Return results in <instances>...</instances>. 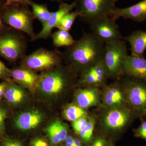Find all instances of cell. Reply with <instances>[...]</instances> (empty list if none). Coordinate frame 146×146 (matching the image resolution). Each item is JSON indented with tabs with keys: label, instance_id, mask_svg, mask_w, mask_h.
<instances>
[{
	"label": "cell",
	"instance_id": "obj_31",
	"mask_svg": "<svg viewBox=\"0 0 146 146\" xmlns=\"http://www.w3.org/2000/svg\"><path fill=\"white\" fill-rule=\"evenodd\" d=\"M2 146H23L19 141L14 139L4 138L2 142Z\"/></svg>",
	"mask_w": 146,
	"mask_h": 146
},
{
	"label": "cell",
	"instance_id": "obj_10",
	"mask_svg": "<svg viewBox=\"0 0 146 146\" xmlns=\"http://www.w3.org/2000/svg\"><path fill=\"white\" fill-rule=\"evenodd\" d=\"M134 115L131 110L120 107L112 108L105 116V125L111 130H121L130 123Z\"/></svg>",
	"mask_w": 146,
	"mask_h": 146
},
{
	"label": "cell",
	"instance_id": "obj_32",
	"mask_svg": "<svg viewBox=\"0 0 146 146\" xmlns=\"http://www.w3.org/2000/svg\"><path fill=\"white\" fill-rule=\"evenodd\" d=\"M7 116L5 110L0 108V133H2L4 129V121Z\"/></svg>",
	"mask_w": 146,
	"mask_h": 146
},
{
	"label": "cell",
	"instance_id": "obj_17",
	"mask_svg": "<svg viewBox=\"0 0 146 146\" xmlns=\"http://www.w3.org/2000/svg\"><path fill=\"white\" fill-rule=\"evenodd\" d=\"M42 117L38 111H31L24 112L16 118V127L21 130H29L39 125Z\"/></svg>",
	"mask_w": 146,
	"mask_h": 146
},
{
	"label": "cell",
	"instance_id": "obj_35",
	"mask_svg": "<svg viewBox=\"0 0 146 146\" xmlns=\"http://www.w3.org/2000/svg\"><path fill=\"white\" fill-rule=\"evenodd\" d=\"M7 82H4L2 83H0V98L4 95L5 93L6 89L7 86Z\"/></svg>",
	"mask_w": 146,
	"mask_h": 146
},
{
	"label": "cell",
	"instance_id": "obj_18",
	"mask_svg": "<svg viewBox=\"0 0 146 146\" xmlns=\"http://www.w3.org/2000/svg\"><path fill=\"white\" fill-rule=\"evenodd\" d=\"M104 94V104L109 107H120L125 102V95H124L119 86L114 84L107 87Z\"/></svg>",
	"mask_w": 146,
	"mask_h": 146
},
{
	"label": "cell",
	"instance_id": "obj_27",
	"mask_svg": "<svg viewBox=\"0 0 146 146\" xmlns=\"http://www.w3.org/2000/svg\"><path fill=\"white\" fill-rule=\"evenodd\" d=\"M0 78L7 82H11V70L0 60Z\"/></svg>",
	"mask_w": 146,
	"mask_h": 146
},
{
	"label": "cell",
	"instance_id": "obj_29",
	"mask_svg": "<svg viewBox=\"0 0 146 146\" xmlns=\"http://www.w3.org/2000/svg\"><path fill=\"white\" fill-rule=\"evenodd\" d=\"M134 135L146 141V121H143L140 126L134 130Z\"/></svg>",
	"mask_w": 146,
	"mask_h": 146
},
{
	"label": "cell",
	"instance_id": "obj_3",
	"mask_svg": "<svg viewBox=\"0 0 146 146\" xmlns=\"http://www.w3.org/2000/svg\"><path fill=\"white\" fill-rule=\"evenodd\" d=\"M28 41L24 33L9 26L0 33V56L14 63L27 55Z\"/></svg>",
	"mask_w": 146,
	"mask_h": 146
},
{
	"label": "cell",
	"instance_id": "obj_34",
	"mask_svg": "<svg viewBox=\"0 0 146 146\" xmlns=\"http://www.w3.org/2000/svg\"><path fill=\"white\" fill-rule=\"evenodd\" d=\"M32 146H48V144L44 139L36 138L32 143Z\"/></svg>",
	"mask_w": 146,
	"mask_h": 146
},
{
	"label": "cell",
	"instance_id": "obj_14",
	"mask_svg": "<svg viewBox=\"0 0 146 146\" xmlns=\"http://www.w3.org/2000/svg\"><path fill=\"white\" fill-rule=\"evenodd\" d=\"M75 3L73 2L70 4L62 3H60L58 9L52 12L50 19L39 33L36 34L35 41L40 39H47L50 36L53 29L55 27L58 22L64 15L71 12L75 8Z\"/></svg>",
	"mask_w": 146,
	"mask_h": 146
},
{
	"label": "cell",
	"instance_id": "obj_9",
	"mask_svg": "<svg viewBox=\"0 0 146 146\" xmlns=\"http://www.w3.org/2000/svg\"><path fill=\"white\" fill-rule=\"evenodd\" d=\"M116 21L109 16H106L88 25L91 32L106 44L122 40L123 38Z\"/></svg>",
	"mask_w": 146,
	"mask_h": 146
},
{
	"label": "cell",
	"instance_id": "obj_6",
	"mask_svg": "<svg viewBox=\"0 0 146 146\" xmlns=\"http://www.w3.org/2000/svg\"><path fill=\"white\" fill-rule=\"evenodd\" d=\"M126 42L122 39L105 44L103 60L110 77L117 78L123 74L124 63L129 55Z\"/></svg>",
	"mask_w": 146,
	"mask_h": 146
},
{
	"label": "cell",
	"instance_id": "obj_8",
	"mask_svg": "<svg viewBox=\"0 0 146 146\" xmlns=\"http://www.w3.org/2000/svg\"><path fill=\"white\" fill-rule=\"evenodd\" d=\"M58 66L49 70L44 71L40 75L39 86L41 90L48 95L57 94L63 90L71 78L73 70Z\"/></svg>",
	"mask_w": 146,
	"mask_h": 146
},
{
	"label": "cell",
	"instance_id": "obj_24",
	"mask_svg": "<svg viewBox=\"0 0 146 146\" xmlns=\"http://www.w3.org/2000/svg\"><path fill=\"white\" fill-rule=\"evenodd\" d=\"M64 115L67 119L73 121L80 118L86 117L87 113L79 106L70 105L65 109Z\"/></svg>",
	"mask_w": 146,
	"mask_h": 146
},
{
	"label": "cell",
	"instance_id": "obj_15",
	"mask_svg": "<svg viewBox=\"0 0 146 146\" xmlns=\"http://www.w3.org/2000/svg\"><path fill=\"white\" fill-rule=\"evenodd\" d=\"M11 77L19 84L33 91L39 86L40 75L23 66L11 70Z\"/></svg>",
	"mask_w": 146,
	"mask_h": 146
},
{
	"label": "cell",
	"instance_id": "obj_37",
	"mask_svg": "<svg viewBox=\"0 0 146 146\" xmlns=\"http://www.w3.org/2000/svg\"><path fill=\"white\" fill-rule=\"evenodd\" d=\"M8 27L9 26L7 25L3 21L1 15H0V33L3 31Z\"/></svg>",
	"mask_w": 146,
	"mask_h": 146
},
{
	"label": "cell",
	"instance_id": "obj_38",
	"mask_svg": "<svg viewBox=\"0 0 146 146\" xmlns=\"http://www.w3.org/2000/svg\"><path fill=\"white\" fill-rule=\"evenodd\" d=\"M74 141L75 146H82L81 142L78 138H74Z\"/></svg>",
	"mask_w": 146,
	"mask_h": 146
},
{
	"label": "cell",
	"instance_id": "obj_28",
	"mask_svg": "<svg viewBox=\"0 0 146 146\" xmlns=\"http://www.w3.org/2000/svg\"><path fill=\"white\" fill-rule=\"evenodd\" d=\"M89 121H87L86 117H82L72 121V127L75 132L78 134L83 130Z\"/></svg>",
	"mask_w": 146,
	"mask_h": 146
},
{
	"label": "cell",
	"instance_id": "obj_30",
	"mask_svg": "<svg viewBox=\"0 0 146 146\" xmlns=\"http://www.w3.org/2000/svg\"><path fill=\"white\" fill-rule=\"evenodd\" d=\"M30 0H5V6L10 5H27Z\"/></svg>",
	"mask_w": 146,
	"mask_h": 146
},
{
	"label": "cell",
	"instance_id": "obj_39",
	"mask_svg": "<svg viewBox=\"0 0 146 146\" xmlns=\"http://www.w3.org/2000/svg\"><path fill=\"white\" fill-rule=\"evenodd\" d=\"M5 3V0H0V15L4 7Z\"/></svg>",
	"mask_w": 146,
	"mask_h": 146
},
{
	"label": "cell",
	"instance_id": "obj_26",
	"mask_svg": "<svg viewBox=\"0 0 146 146\" xmlns=\"http://www.w3.org/2000/svg\"><path fill=\"white\" fill-rule=\"evenodd\" d=\"M95 127V121L94 119H91L89 121L86 127L79 133L81 139L84 142L87 143L91 141L93 136Z\"/></svg>",
	"mask_w": 146,
	"mask_h": 146
},
{
	"label": "cell",
	"instance_id": "obj_1",
	"mask_svg": "<svg viewBox=\"0 0 146 146\" xmlns=\"http://www.w3.org/2000/svg\"><path fill=\"white\" fill-rule=\"evenodd\" d=\"M105 44L91 32L83 36L62 52L63 61L74 71L83 72L103 60Z\"/></svg>",
	"mask_w": 146,
	"mask_h": 146
},
{
	"label": "cell",
	"instance_id": "obj_41",
	"mask_svg": "<svg viewBox=\"0 0 146 146\" xmlns=\"http://www.w3.org/2000/svg\"></svg>",
	"mask_w": 146,
	"mask_h": 146
},
{
	"label": "cell",
	"instance_id": "obj_5",
	"mask_svg": "<svg viewBox=\"0 0 146 146\" xmlns=\"http://www.w3.org/2000/svg\"><path fill=\"white\" fill-rule=\"evenodd\" d=\"M117 0H75L80 19L89 24L99 18L110 16Z\"/></svg>",
	"mask_w": 146,
	"mask_h": 146
},
{
	"label": "cell",
	"instance_id": "obj_21",
	"mask_svg": "<svg viewBox=\"0 0 146 146\" xmlns=\"http://www.w3.org/2000/svg\"><path fill=\"white\" fill-rule=\"evenodd\" d=\"M50 36L54 46L56 48L70 46L76 42L69 31L63 30L58 29L52 33Z\"/></svg>",
	"mask_w": 146,
	"mask_h": 146
},
{
	"label": "cell",
	"instance_id": "obj_40",
	"mask_svg": "<svg viewBox=\"0 0 146 146\" xmlns=\"http://www.w3.org/2000/svg\"><path fill=\"white\" fill-rule=\"evenodd\" d=\"M50 1H52L53 2H56L60 3H63L65 1H69L70 0H50Z\"/></svg>",
	"mask_w": 146,
	"mask_h": 146
},
{
	"label": "cell",
	"instance_id": "obj_2",
	"mask_svg": "<svg viewBox=\"0 0 146 146\" xmlns=\"http://www.w3.org/2000/svg\"><path fill=\"white\" fill-rule=\"evenodd\" d=\"M7 25L30 36L31 42L35 41L33 23L36 19L29 6L10 5L5 6L1 15Z\"/></svg>",
	"mask_w": 146,
	"mask_h": 146
},
{
	"label": "cell",
	"instance_id": "obj_23",
	"mask_svg": "<svg viewBox=\"0 0 146 146\" xmlns=\"http://www.w3.org/2000/svg\"><path fill=\"white\" fill-rule=\"evenodd\" d=\"M78 13L76 11L67 13L60 19L55 26L56 28L69 31L76 18L78 17Z\"/></svg>",
	"mask_w": 146,
	"mask_h": 146
},
{
	"label": "cell",
	"instance_id": "obj_13",
	"mask_svg": "<svg viewBox=\"0 0 146 146\" xmlns=\"http://www.w3.org/2000/svg\"><path fill=\"white\" fill-rule=\"evenodd\" d=\"M123 74L146 81V59L132 54L128 55L124 63Z\"/></svg>",
	"mask_w": 146,
	"mask_h": 146
},
{
	"label": "cell",
	"instance_id": "obj_11",
	"mask_svg": "<svg viewBox=\"0 0 146 146\" xmlns=\"http://www.w3.org/2000/svg\"><path fill=\"white\" fill-rule=\"evenodd\" d=\"M109 17L116 21L122 18L139 23L144 22L146 21V0H143L126 8H119L115 7Z\"/></svg>",
	"mask_w": 146,
	"mask_h": 146
},
{
	"label": "cell",
	"instance_id": "obj_12",
	"mask_svg": "<svg viewBox=\"0 0 146 146\" xmlns=\"http://www.w3.org/2000/svg\"><path fill=\"white\" fill-rule=\"evenodd\" d=\"M109 77L103 60L82 72L80 82L90 86L100 85L104 83Z\"/></svg>",
	"mask_w": 146,
	"mask_h": 146
},
{
	"label": "cell",
	"instance_id": "obj_25",
	"mask_svg": "<svg viewBox=\"0 0 146 146\" xmlns=\"http://www.w3.org/2000/svg\"><path fill=\"white\" fill-rule=\"evenodd\" d=\"M60 121L56 120L51 124L47 129V132L51 143L54 145L62 142L60 131Z\"/></svg>",
	"mask_w": 146,
	"mask_h": 146
},
{
	"label": "cell",
	"instance_id": "obj_7",
	"mask_svg": "<svg viewBox=\"0 0 146 146\" xmlns=\"http://www.w3.org/2000/svg\"><path fill=\"white\" fill-rule=\"evenodd\" d=\"M124 81L127 101L135 115L146 114V81L127 76Z\"/></svg>",
	"mask_w": 146,
	"mask_h": 146
},
{
	"label": "cell",
	"instance_id": "obj_19",
	"mask_svg": "<svg viewBox=\"0 0 146 146\" xmlns=\"http://www.w3.org/2000/svg\"><path fill=\"white\" fill-rule=\"evenodd\" d=\"M80 91L76 97L79 106L86 108L98 104L99 101V95L97 89L91 87Z\"/></svg>",
	"mask_w": 146,
	"mask_h": 146
},
{
	"label": "cell",
	"instance_id": "obj_36",
	"mask_svg": "<svg viewBox=\"0 0 146 146\" xmlns=\"http://www.w3.org/2000/svg\"><path fill=\"white\" fill-rule=\"evenodd\" d=\"M65 141V146H75L74 144V138L72 136L68 135Z\"/></svg>",
	"mask_w": 146,
	"mask_h": 146
},
{
	"label": "cell",
	"instance_id": "obj_16",
	"mask_svg": "<svg viewBox=\"0 0 146 146\" xmlns=\"http://www.w3.org/2000/svg\"><path fill=\"white\" fill-rule=\"evenodd\" d=\"M123 39L129 43L132 54L144 57V52L146 50V31H136L123 37Z\"/></svg>",
	"mask_w": 146,
	"mask_h": 146
},
{
	"label": "cell",
	"instance_id": "obj_22",
	"mask_svg": "<svg viewBox=\"0 0 146 146\" xmlns=\"http://www.w3.org/2000/svg\"><path fill=\"white\" fill-rule=\"evenodd\" d=\"M5 93V97L7 101L11 104H17L23 99L24 94L22 89L18 86L9 82Z\"/></svg>",
	"mask_w": 146,
	"mask_h": 146
},
{
	"label": "cell",
	"instance_id": "obj_20",
	"mask_svg": "<svg viewBox=\"0 0 146 146\" xmlns=\"http://www.w3.org/2000/svg\"><path fill=\"white\" fill-rule=\"evenodd\" d=\"M29 6L36 19L41 23L42 27L44 26L50 19L52 13L49 10L48 6L45 4L37 3L32 0L30 1Z\"/></svg>",
	"mask_w": 146,
	"mask_h": 146
},
{
	"label": "cell",
	"instance_id": "obj_33",
	"mask_svg": "<svg viewBox=\"0 0 146 146\" xmlns=\"http://www.w3.org/2000/svg\"><path fill=\"white\" fill-rule=\"evenodd\" d=\"M91 146H108V144L104 138L99 137L94 141Z\"/></svg>",
	"mask_w": 146,
	"mask_h": 146
},
{
	"label": "cell",
	"instance_id": "obj_4",
	"mask_svg": "<svg viewBox=\"0 0 146 146\" xmlns=\"http://www.w3.org/2000/svg\"><path fill=\"white\" fill-rule=\"evenodd\" d=\"M21 61V65L34 72H44L60 65L63 61V54L58 50H51L40 48L27 55Z\"/></svg>",
	"mask_w": 146,
	"mask_h": 146
}]
</instances>
